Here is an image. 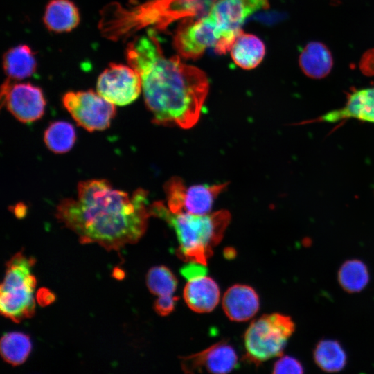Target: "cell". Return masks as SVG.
<instances>
[{
    "label": "cell",
    "mask_w": 374,
    "mask_h": 374,
    "mask_svg": "<svg viewBox=\"0 0 374 374\" xmlns=\"http://www.w3.org/2000/svg\"><path fill=\"white\" fill-rule=\"evenodd\" d=\"M62 102L75 123L89 132L107 129L116 112L113 103L93 90L67 91Z\"/></svg>",
    "instance_id": "52a82bcc"
},
{
    "label": "cell",
    "mask_w": 374,
    "mask_h": 374,
    "mask_svg": "<svg viewBox=\"0 0 374 374\" xmlns=\"http://www.w3.org/2000/svg\"><path fill=\"white\" fill-rule=\"evenodd\" d=\"M222 308L226 317L233 321H246L258 311L259 296L251 286L236 284L225 292L222 298Z\"/></svg>",
    "instance_id": "4fadbf2b"
},
{
    "label": "cell",
    "mask_w": 374,
    "mask_h": 374,
    "mask_svg": "<svg viewBox=\"0 0 374 374\" xmlns=\"http://www.w3.org/2000/svg\"><path fill=\"white\" fill-rule=\"evenodd\" d=\"M316 364L326 372H338L347 364V354L341 344L333 339L319 341L313 351Z\"/></svg>",
    "instance_id": "ffe728a7"
},
{
    "label": "cell",
    "mask_w": 374,
    "mask_h": 374,
    "mask_svg": "<svg viewBox=\"0 0 374 374\" xmlns=\"http://www.w3.org/2000/svg\"><path fill=\"white\" fill-rule=\"evenodd\" d=\"M233 62L243 69L256 68L263 60L265 46L257 36L243 31L237 37L231 48Z\"/></svg>",
    "instance_id": "ac0fdd59"
},
{
    "label": "cell",
    "mask_w": 374,
    "mask_h": 374,
    "mask_svg": "<svg viewBox=\"0 0 374 374\" xmlns=\"http://www.w3.org/2000/svg\"><path fill=\"white\" fill-rule=\"evenodd\" d=\"M125 56L141 78L154 123L184 129L197 123L209 89L202 70L182 62L179 56H165L152 32L130 42Z\"/></svg>",
    "instance_id": "6da1fadb"
},
{
    "label": "cell",
    "mask_w": 374,
    "mask_h": 374,
    "mask_svg": "<svg viewBox=\"0 0 374 374\" xmlns=\"http://www.w3.org/2000/svg\"><path fill=\"white\" fill-rule=\"evenodd\" d=\"M150 212L151 216L165 220L175 231L179 258L204 265L212 256L213 248L222 240L231 220L226 210L205 215L175 213L162 202L150 205Z\"/></svg>",
    "instance_id": "3957f363"
},
{
    "label": "cell",
    "mask_w": 374,
    "mask_h": 374,
    "mask_svg": "<svg viewBox=\"0 0 374 374\" xmlns=\"http://www.w3.org/2000/svg\"><path fill=\"white\" fill-rule=\"evenodd\" d=\"M35 262L34 258L19 251L6 264L0 288V311L4 317L17 323L32 318L35 313L37 280L32 274Z\"/></svg>",
    "instance_id": "277c9868"
},
{
    "label": "cell",
    "mask_w": 374,
    "mask_h": 374,
    "mask_svg": "<svg viewBox=\"0 0 374 374\" xmlns=\"http://www.w3.org/2000/svg\"><path fill=\"white\" fill-rule=\"evenodd\" d=\"M150 216L146 190L138 188L130 195L103 179L80 181L77 197L62 199L55 212L82 244L96 243L107 251L136 243Z\"/></svg>",
    "instance_id": "7a4b0ae2"
},
{
    "label": "cell",
    "mask_w": 374,
    "mask_h": 374,
    "mask_svg": "<svg viewBox=\"0 0 374 374\" xmlns=\"http://www.w3.org/2000/svg\"><path fill=\"white\" fill-rule=\"evenodd\" d=\"M2 66L9 79L20 80L30 77L36 71L37 60L28 46L19 44L3 54Z\"/></svg>",
    "instance_id": "e0dca14e"
},
{
    "label": "cell",
    "mask_w": 374,
    "mask_h": 374,
    "mask_svg": "<svg viewBox=\"0 0 374 374\" xmlns=\"http://www.w3.org/2000/svg\"><path fill=\"white\" fill-rule=\"evenodd\" d=\"M219 39L214 26L206 15L200 19L186 20L179 26L173 38V46L185 59L200 57L206 49H214Z\"/></svg>",
    "instance_id": "8fae6325"
},
{
    "label": "cell",
    "mask_w": 374,
    "mask_h": 374,
    "mask_svg": "<svg viewBox=\"0 0 374 374\" xmlns=\"http://www.w3.org/2000/svg\"><path fill=\"white\" fill-rule=\"evenodd\" d=\"M350 118L374 123V87L355 91L343 108L331 111L317 121L333 123Z\"/></svg>",
    "instance_id": "9a60e30c"
},
{
    "label": "cell",
    "mask_w": 374,
    "mask_h": 374,
    "mask_svg": "<svg viewBox=\"0 0 374 374\" xmlns=\"http://www.w3.org/2000/svg\"><path fill=\"white\" fill-rule=\"evenodd\" d=\"M35 299L40 306L46 307L55 302L56 297L55 294L48 288L41 287L36 293Z\"/></svg>",
    "instance_id": "83f0119b"
},
{
    "label": "cell",
    "mask_w": 374,
    "mask_h": 374,
    "mask_svg": "<svg viewBox=\"0 0 374 374\" xmlns=\"http://www.w3.org/2000/svg\"><path fill=\"white\" fill-rule=\"evenodd\" d=\"M269 6V0H215L206 15L219 39L215 51L222 55L230 51L245 20Z\"/></svg>",
    "instance_id": "8992f818"
},
{
    "label": "cell",
    "mask_w": 374,
    "mask_h": 374,
    "mask_svg": "<svg viewBox=\"0 0 374 374\" xmlns=\"http://www.w3.org/2000/svg\"><path fill=\"white\" fill-rule=\"evenodd\" d=\"M180 270L181 275L188 280L206 276L207 269L206 265L197 262H187Z\"/></svg>",
    "instance_id": "4316f807"
},
{
    "label": "cell",
    "mask_w": 374,
    "mask_h": 374,
    "mask_svg": "<svg viewBox=\"0 0 374 374\" xmlns=\"http://www.w3.org/2000/svg\"><path fill=\"white\" fill-rule=\"evenodd\" d=\"M45 26L50 31L62 33L75 28L80 21L78 7L71 0H51L43 17Z\"/></svg>",
    "instance_id": "2e32d148"
},
{
    "label": "cell",
    "mask_w": 374,
    "mask_h": 374,
    "mask_svg": "<svg viewBox=\"0 0 374 374\" xmlns=\"http://www.w3.org/2000/svg\"><path fill=\"white\" fill-rule=\"evenodd\" d=\"M333 64L332 57L328 48L322 43H308L299 56V66L310 78L320 79L326 76Z\"/></svg>",
    "instance_id": "d6986e66"
},
{
    "label": "cell",
    "mask_w": 374,
    "mask_h": 374,
    "mask_svg": "<svg viewBox=\"0 0 374 374\" xmlns=\"http://www.w3.org/2000/svg\"><path fill=\"white\" fill-rule=\"evenodd\" d=\"M112 276L114 278L118 280H121L125 278V273L122 269L115 267L112 271Z\"/></svg>",
    "instance_id": "f1b7e54d"
},
{
    "label": "cell",
    "mask_w": 374,
    "mask_h": 374,
    "mask_svg": "<svg viewBox=\"0 0 374 374\" xmlns=\"http://www.w3.org/2000/svg\"><path fill=\"white\" fill-rule=\"evenodd\" d=\"M370 279L366 265L360 260L345 261L338 271V281L341 287L349 293L359 292L368 285Z\"/></svg>",
    "instance_id": "7402d4cb"
},
{
    "label": "cell",
    "mask_w": 374,
    "mask_h": 374,
    "mask_svg": "<svg viewBox=\"0 0 374 374\" xmlns=\"http://www.w3.org/2000/svg\"><path fill=\"white\" fill-rule=\"evenodd\" d=\"M227 184L187 186L180 177H172L163 186L167 206L175 213L208 214Z\"/></svg>",
    "instance_id": "ba28073f"
},
{
    "label": "cell",
    "mask_w": 374,
    "mask_h": 374,
    "mask_svg": "<svg viewBox=\"0 0 374 374\" xmlns=\"http://www.w3.org/2000/svg\"><path fill=\"white\" fill-rule=\"evenodd\" d=\"M2 106L21 123H32L44 114L46 99L42 90L28 82H15L11 79L1 87Z\"/></svg>",
    "instance_id": "9c48e42d"
},
{
    "label": "cell",
    "mask_w": 374,
    "mask_h": 374,
    "mask_svg": "<svg viewBox=\"0 0 374 374\" xmlns=\"http://www.w3.org/2000/svg\"><path fill=\"white\" fill-rule=\"evenodd\" d=\"M146 285L149 291L158 296L172 295L177 286V280L169 268L159 265L148 271Z\"/></svg>",
    "instance_id": "cb8c5ba5"
},
{
    "label": "cell",
    "mask_w": 374,
    "mask_h": 374,
    "mask_svg": "<svg viewBox=\"0 0 374 374\" xmlns=\"http://www.w3.org/2000/svg\"><path fill=\"white\" fill-rule=\"evenodd\" d=\"M190 309L197 313L211 312L220 301V288L211 277L203 276L188 280L183 292Z\"/></svg>",
    "instance_id": "5bb4252c"
},
{
    "label": "cell",
    "mask_w": 374,
    "mask_h": 374,
    "mask_svg": "<svg viewBox=\"0 0 374 374\" xmlns=\"http://www.w3.org/2000/svg\"><path fill=\"white\" fill-rule=\"evenodd\" d=\"M97 92L114 105L123 106L134 102L142 91L141 78L130 65L110 63L99 75Z\"/></svg>",
    "instance_id": "30bf717a"
},
{
    "label": "cell",
    "mask_w": 374,
    "mask_h": 374,
    "mask_svg": "<svg viewBox=\"0 0 374 374\" xmlns=\"http://www.w3.org/2000/svg\"><path fill=\"white\" fill-rule=\"evenodd\" d=\"M76 139L73 126L69 122L57 121L51 123L46 129L44 141L53 152L63 154L69 152Z\"/></svg>",
    "instance_id": "603a6c76"
},
{
    "label": "cell",
    "mask_w": 374,
    "mask_h": 374,
    "mask_svg": "<svg viewBox=\"0 0 374 374\" xmlns=\"http://www.w3.org/2000/svg\"><path fill=\"white\" fill-rule=\"evenodd\" d=\"M179 298L172 295L160 296L154 303V309L159 315L167 316L175 310Z\"/></svg>",
    "instance_id": "484cf974"
},
{
    "label": "cell",
    "mask_w": 374,
    "mask_h": 374,
    "mask_svg": "<svg viewBox=\"0 0 374 374\" xmlns=\"http://www.w3.org/2000/svg\"><path fill=\"white\" fill-rule=\"evenodd\" d=\"M272 373L274 374H301L304 373V367L296 358L285 355L275 362Z\"/></svg>",
    "instance_id": "d4e9b609"
},
{
    "label": "cell",
    "mask_w": 374,
    "mask_h": 374,
    "mask_svg": "<svg viewBox=\"0 0 374 374\" xmlns=\"http://www.w3.org/2000/svg\"><path fill=\"white\" fill-rule=\"evenodd\" d=\"M294 330L292 319L283 314H264L253 320L244 335L247 358L258 364L280 356Z\"/></svg>",
    "instance_id": "5b68a950"
},
{
    "label": "cell",
    "mask_w": 374,
    "mask_h": 374,
    "mask_svg": "<svg viewBox=\"0 0 374 374\" xmlns=\"http://www.w3.org/2000/svg\"><path fill=\"white\" fill-rule=\"evenodd\" d=\"M32 350L31 340L27 335L12 332L5 334L1 339L0 353L6 363L17 366L24 364Z\"/></svg>",
    "instance_id": "44dd1931"
},
{
    "label": "cell",
    "mask_w": 374,
    "mask_h": 374,
    "mask_svg": "<svg viewBox=\"0 0 374 374\" xmlns=\"http://www.w3.org/2000/svg\"><path fill=\"white\" fill-rule=\"evenodd\" d=\"M238 365V355L226 341L216 343L205 350L181 357V366L186 373H211L224 374Z\"/></svg>",
    "instance_id": "7c38bea8"
}]
</instances>
